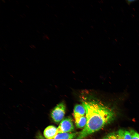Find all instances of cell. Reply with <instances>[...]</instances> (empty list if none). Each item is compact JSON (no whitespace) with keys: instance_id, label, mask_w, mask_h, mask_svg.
I'll list each match as a JSON object with an SVG mask.
<instances>
[{"instance_id":"1","label":"cell","mask_w":139,"mask_h":139,"mask_svg":"<svg viewBox=\"0 0 139 139\" xmlns=\"http://www.w3.org/2000/svg\"><path fill=\"white\" fill-rule=\"evenodd\" d=\"M82 105L85 110L87 123L76 139H83L103 128L115 117V113L111 109L97 101H85Z\"/></svg>"},{"instance_id":"2","label":"cell","mask_w":139,"mask_h":139,"mask_svg":"<svg viewBox=\"0 0 139 139\" xmlns=\"http://www.w3.org/2000/svg\"><path fill=\"white\" fill-rule=\"evenodd\" d=\"M66 110L65 104L62 102L57 105L53 109L51 115L53 120L55 122L59 123L63 119Z\"/></svg>"},{"instance_id":"3","label":"cell","mask_w":139,"mask_h":139,"mask_svg":"<svg viewBox=\"0 0 139 139\" xmlns=\"http://www.w3.org/2000/svg\"><path fill=\"white\" fill-rule=\"evenodd\" d=\"M74 129V126L72 119L67 117L61 121L57 128V130L58 133H69L73 131Z\"/></svg>"},{"instance_id":"4","label":"cell","mask_w":139,"mask_h":139,"mask_svg":"<svg viewBox=\"0 0 139 139\" xmlns=\"http://www.w3.org/2000/svg\"><path fill=\"white\" fill-rule=\"evenodd\" d=\"M58 133L57 128L53 125L47 127L44 132V135L46 139H52Z\"/></svg>"},{"instance_id":"5","label":"cell","mask_w":139,"mask_h":139,"mask_svg":"<svg viewBox=\"0 0 139 139\" xmlns=\"http://www.w3.org/2000/svg\"><path fill=\"white\" fill-rule=\"evenodd\" d=\"M73 114L75 120L77 119L86 114L85 108L83 105L77 104L74 107Z\"/></svg>"},{"instance_id":"6","label":"cell","mask_w":139,"mask_h":139,"mask_svg":"<svg viewBox=\"0 0 139 139\" xmlns=\"http://www.w3.org/2000/svg\"><path fill=\"white\" fill-rule=\"evenodd\" d=\"M79 133L78 132L58 133L52 139H73Z\"/></svg>"},{"instance_id":"7","label":"cell","mask_w":139,"mask_h":139,"mask_svg":"<svg viewBox=\"0 0 139 139\" xmlns=\"http://www.w3.org/2000/svg\"><path fill=\"white\" fill-rule=\"evenodd\" d=\"M117 139H131V134L130 131L120 129L116 133Z\"/></svg>"},{"instance_id":"8","label":"cell","mask_w":139,"mask_h":139,"mask_svg":"<svg viewBox=\"0 0 139 139\" xmlns=\"http://www.w3.org/2000/svg\"><path fill=\"white\" fill-rule=\"evenodd\" d=\"M75 120L76 126L79 128L84 127L87 123L86 118V116H84Z\"/></svg>"},{"instance_id":"9","label":"cell","mask_w":139,"mask_h":139,"mask_svg":"<svg viewBox=\"0 0 139 139\" xmlns=\"http://www.w3.org/2000/svg\"><path fill=\"white\" fill-rule=\"evenodd\" d=\"M103 139H117L116 133L114 132L110 133L105 136Z\"/></svg>"},{"instance_id":"10","label":"cell","mask_w":139,"mask_h":139,"mask_svg":"<svg viewBox=\"0 0 139 139\" xmlns=\"http://www.w3.org/2000/svg\"><path fill=\"white\" fill-rule=\"evenodd\" d=\"M131 134V139H139V134L135 131L131 130L130 131Z\"/></svg>"},{"instance_id":"11","label":"cell","mask_w":139,"mask_h":139,"mask_svg":"<svg viewBox=\"0 0 139 139\" xmlns=\"http://www.w3.org/2000/svg\"><path fill=\"white\" fill-rule=\"evenodd\" d=\"M135 0H128L127 1V2L128 4H129L135 1Z\"/></svg>"}]
</instances>
